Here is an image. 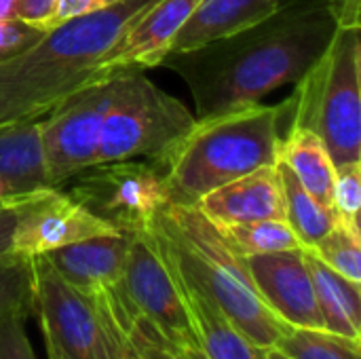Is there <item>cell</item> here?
<instances>
[{"mask_svg": "<svg viewBox=\"0 0 361 359\" xmlns=\"http://www.w3.org/2000/svg\"><path fill=\"white\" fill-rule=\"evenodd\" d=\"M277 161L288 165L305 190H309L322 205L334 209L336 165L319 135L302 127H288L279 140Z\"/></svg>", "mask_w": 361, "mask_h": 359, "instance_id": "cell-19", "label": "cell"}, {"mask_svg": "<svg viewBox=\"0 0 361 359\" xmlns=\"http://www.w3.org/2000/svg\"><path fill=\"white\" fill-rule=\"evenodd\" d=\"M332 207L341 222L360 226L361 163H347V165L336 167Z\"/></svg>", "mask_w": 361, "mask_h": 359, "instance_id": "cell-27", "label": "cell"}, {"mask_svg": "<svg viewBox=\"0 0 361 359\" xmlns=\"http://www.w3.org/2000/svg\"><path fill=\"white\" fill-rule=\"evenodd\" d=\"M338 30L336 0H281L252 28L195 51L171 53L159 66L173 70L207 118L260 104L269 93L300 80Z\"/></svg>", "mask_w": 361, "mask_h": 359, "instance_id": "cell-1", "label": "cell"}, {"mask_svg": "<svg viewBox=\"0 0 361 359\" xmlns=\"http://www.w3.org/2000/svg\"><path fill=\"white\" fill-rule=\"evenodd\" d=\"M34 275L32 258L4 256L0 258V320L11 315H32Z\"/></svg>", "mask_w": 361, "mask_h": 359, "instance_id": "cell-26", "label": "cell"}, {"mask_svg": "<svg viewBox=\"0 0 361 359\" xmlns=\"http://www.w3.org/2000/svg\"><path fill=\"white\" fill-rule=\"evenodd\" d=\"M197 2L199 0H154L133 19V23L102 57L91 83L127 70L159 66Z\"/></svg>", "mask_w": 361, "mask_h": 359, "instance_id": "cell-13", "label": "cell"}, {"mask_svg": "<svg viewBox=\"0 0 361 359\" xmlns=\"http://www.w3.org/2000/svg\"><path fill=\"white\" fill-rule=\"evenodd\" d=\"M133 324V322H131ZM135 330V326H133ZM135 336H137V343H140V351H142V358L144 359H180L173 351H169L167 347H163L161 343H157L154 339L142 334L140 330H135Z\"/></svg>", "mask_w": 361, "mask_h": 359, "instance_id": "cell-33", "label": "cell"}, {"mask_svg": "<svg viewBox=\"0 0 361 359\" xmlns=\"http://www.w3.org/2000/svg\"><path fill=\"white\" fill-rule=\"evenodd\" d=\"M25 315L0 320V359H36L25 334Z\"/></svg>", "mask_w": 361, "mask_h": 359, "instance_id": "cell-29", "label": "cell"}, {"mask_svg": "<svg viewBox=\"0 0 361 359\" xmlns=\"http://www.w3.org/2000/svg\"><path fill=\"white\" fill-rule=\"evenodd\" d=\"M305 256L311 271L324 330L361 341V284H353L334 273L309 250H305Z\"/></svg>", "mask_w": 361, "mask_h": 359, "instance_id": "cell-20", "label": "cell"}, {"mask_svg": "<svg viewBox=\"0 0 361 359\" xmlns=\"http://www.w3.org/2000/svg\"><path fill=\"white\" fill-rule=\"evenodd\" d=\"M17 222V207L15 201L8 197L0 203V258L13 256V235Z\"/></svg>", "mask_w": 361, "mask_h": 359, "instance_id": "cell-31", "label": "cell"}, {"mask_svg": "<svg viewBox=\"0 0 361 359\" xmlns=\"http://www.w3.org/2000/svg\"><path fill=\"white\" fill-rule=\"evenodd\" d=\"M47 349V358L49 359H70L68 355H63L57 347H44Z\"/></svg>", "mask_w": 361, "mask_h": 359, "instance_id": "cell-36", "label": "cell"}, {"mask_svg": "<svg viewBox=\"0 0 361 359\" xmlns=\"http://www.w3.org/2000/svg\"><path fill=\"white\" fill-rule=\"evenodd\" d=\"M15 0H0V19H13Z\"/></svg>", "mask_w": 361, "mask_h": 359, "instance_id": "cell-34", "label": "cell"}, {"mask_svg": "<svg viewBox=\"0 0 361 359\" xmlns=\"http://www.w3.org/2000/svg\"><path fill=\"white\" fill-rule=\"evenodd\" d=\"M218 229L226 239V243L241 258L302 248L286 220H256V222L226 224Z\"/></svg>", "mask_w": 361, "mask_h": 359, "instance_id": "cell-23", "label": "cell"}, {"mask_svg": "<svg viewBox=\"0 0 361 359\" xmlns=\"http://www.w3.org/2000/svg\"><path fill=\"white\" fill-rule=\"evenodd\" d=\"M97 315V358L95 359H144L131 317L114 288L93 294Z\"/></svg>", "mask_w": 361, "mask_h": 359, "instance_id": "cell-22", "label": "cell"}, {"mask_svg": "<svg viewBox=\"0 0 361 359\" xmlns=\"http://www.w3.org/2000/svg\"><path fill=\"white\" fill-rule=\"evenodd\" d=\"M112 288L121 296L135 330L154 339L180 359H207L173 271L148 226L131 233L123 277Z\"/></svg>", "mask_w": 361, "mask_h": 359, "instance_id": "cell-6", "label": "cell"}, {"mask_svg": "<svg viewBox=\"0 0 361 359\" xmlns=\"http://www.w3.org/2000/svg\"><path fill=\"white\" fill-rule=\"evenodd\" d=\"M275 347L292 359H361V341L324 328H288Z\"/></svg>", "mask_w": 361, "mask_h": 359, "instance_id": "cell-24", "label": "cell"}, {"mask_svg": "<svg viewBox=\"0 0 361 359\" xmlns=\"http://www.w3.org/2000/svg\"><path fill=\"white\" fill-rule=\"evenodd\" d=\"M118 0H59V13H57V21H66L78 15H87V13H95L102 8H108L112 4H116Z\"/></svg>", "mask_w": 361, "mask_h": 359, "instance_id": "cell-32", "label": "cell"}, {"mask_svg": "<svg viewBox=\"0 0 361 359\" xmlns=\"http://www.w3.org/2000/svg\"><path fill=\"white\" fill-rule=\"evenodd\" d=\"M279 106H245L197 118L188 133L152 161L165 178L169 203L195 207L207 193L277 163Z\"/></svg>", "mask_w": 361, "mask_h": 359, "instance_id": "cell-3", "label": "cell"}, {"mask_svg": "<svg viewBox=\"0 0 361 359\" xmlns=\"http://www.w3.org/2000/svg\"><path fill=\"white\" fill-rule=\"evenodd\" d=\"M163 256H165V252H163ZM165 260L169 262V267L173 271V277H176L180 292L186 300L192 328L197 332V339H199L201 349L207 355V359H264V349L254 345L216 307V303L192 279H188L167 256H165Z\"/></svg>", "mask_w": 361, "mask_h": 359, "instance_id": "cell-17", "label": "cell"}, {"mask_svg": "<svg viewBox=\"0 0 361 359\" xmlns=\"http://www.w3.org/2000/svg\"><path fill=\"white\" fill-rule=\"evenodd\" d=\"M277 165L281 171L286 193V222L294 231L300 245L309 250L336 226V212L322 205L309 190H305V186L298 182V178L288 165L279 161Z\"/></svg>", "mask_w": 361, "mask_h": 359, "instance_id": "cell-21", "label": "cell"}, {"mask_svg": "<svg viewBox=\"0 0 361 359\" xmlns=\"http://www.w3.org/2000/svg\"><path fill=\"white\" fill-rule=\"evenodd\" d=\"M264 359H292L288 358L281 349H277V347H269V349H264Z\"/></svg>", "mask_w": 361, "mask_h": 359, "instance_id": "cell-35", "label": "cell"}, {"mask_svg": "<svg viewBox=\"0 0 361 359\" xmlns=\"http://www.w3.org/2000/svg\"><path fill=\"white\" fill-rule=\"evenodd\" d=\"M313 131L334 165L361 163V28H338L324 55L296 80L281 123Z\"/></svg>", "mask_w": 361, "mask_h": 359, "instance_id": "cell-5", "label": "cell"}, {"mask_svg": "<svg viewBox=\"0 0 361 359\" xmlns=\"http://www.w3.org/2000/svg\"><path fill=\"white\" fill-rule=\"evenodd\" d=\"M129 243L131 235L127 233L97 235L42 256L70 286L93 296L97 290L112 288L121 281Z\"/></svg>", "mask_w": 361, "mask_h": 359, "instance_id": "cell-15", "label": "cell"}, {"mask_svg": "<svg viewBox=\"0 0 361 359\" xmlns=\"http://www.w3.org/2000/svg\"><path fill=\"white\" fill-rule=\"evenodd\" d=\"M267 309L290 328H324L305 248L243 258Z\"/></svg>", "mask_w": 361, "mask_h": 359, "instance_id": "cell-12", "label": "cell"}, {"mask_svg": "<svg viewBox=\"0 0 361 359\" xmlns=\"http://www.w3.org/2000/svg\"><path fill=\"white\" fill-rule=\"evenodd\" d=\"M59 13V0H15L13 19L23 21L42 32L55 28Z\"/></svg>", "mask_w": 361, "mask_h": 359, "instance_id": "cell-30", "label": "cell"}, {"mask_svg": "<svg viewBox=\"0 0 361 359\" xmlns=\"http://www.w3.org/2000/svg\"><path fill=\"white\" fill-rule=\"evenodd\" d=\"M195 121L197 116L159 89L144 70L121 72L114 102L102 125L95 165L129 159L157 161L188 133Z\"/></svg>", "mask_w": 361, "mask_h": 359, "instance_id": "cell-7", "label": "cell"}, {"mask_svg": "<svg viewBox=\"0 0 361 359\" xmlns=\"http://www.w3.org/2000/svg\"><path fill=\"white\" fill-rule=\"evenodd\" d=\"M195 207L216 226L286 220V193L279 165L260 167L207 193Z\"/></svg>", "mask_w": 361, "mask_h": 359, "instance_id": "cell-14", "label": "cell"}, {"mask_svg": "<svg viewBox=\"0 0 361 359\" xmlns=\"http://www.w3.org/2000/svg\"><path fill=\"white\" fill-rule=\"evenodd\" d=\"M40 118L0 125V178L8 197L47 188V167L40 144Z\"/></svg>", "mask_w": 361, "mask_h": 359, "instance_id": "cell-18", "label": "cell"}, {"mask_svg": "<svg viewBox=\"0 0 361 359\" xmlns=\"http://www.w3.org/2000/svg\"><path fill=\"white\" fill-rule=\"evenodd\" d=\"M118 76L76 89L40 116V144L51 186L59 188L95 165L102 125L114 102Z\"/></svg>", "mask_w": 361, "mask_h": 359, "instance_id": "cell-9", "label": "cell"}, {"mask_svg": "<svg viewBox=\"0 0 361 359\" xmlns=\"http://www.w3.org/2000/svg\"><path fill=\"white\" fill-rule=\"evenodd\" d=\"M11 199L17 207L13 235V254L17 256H42L89 237L121 233L55 186Z\"/></svg>", "mask_w": 361, "mask_h": 359, "instance_id": "cell-10", "label": "cell"}, {"mask_svg": "<svg viewBox=\"0 0 361 359\" xmlns=\"http://www.w3.org/2000/svg\"><path fill=\"white\" fill-rule=\"evenodd\" d=\"M66 184L70 197L127 235L144 231L169 203L163 171L146 159L97 163Z\"/></svg>", "mask_w": 361, "mask_h": 359, "instance_id": "cell-8", "label": "cell"}, {"mask_svg": "<svg viewBox=\"0 0 361 359\" xmlns=\"http://www.w3.org/2000/svg\"><path fill=\"white\" fill-rule=\"evenodd\" d=\"M165 256L192 279L216 307L260 349L275 347L290 326L260 300L243 258L226 243L220 229L199 212L167 203L148 224Z\"/></svg>", "mask_w": 361, "mask_h": 359, "instance_id": "cell-4", "label": "cell"}, {"mask_svg": "<svg viewBox=\"0 0 361 359\" xmlns=\"http://www.w3.org/2000/svg\"><path fill=\"white\" fill-rule=\"evenodd\" d=\"M279 2L281 0H199L169 44L167 55L195 51L252 28L275 13Z\"/></svg>", "mask_w": 361, "mask_h": 359, "instance_id": "cell-16", "label": "cell"}, {"mask_svg": "<svg viewBox=\"0 0 361 359\" xmlns=\"http://www.w3.org/2000/svg\"><path fill=\"white\" fill-rule=\"evenodd\" d=\"M309 252L322 260L328 269L343 275L345 279L361 284V229L345 222H336V226L319 239Z\"/></svg>", "mask_w": 361, "mask_h": 359, "instance_id": "cell-25", "label": "cell"}, {"mask_svg": "<svg viewBox=\"0 0 361 359\" xmlns=\"http://www.w3.org/2000/svg\"><path fill=\"white\" fill-rule=\"evenodd\" d=\"M34 298L44 347H57L70 359L97 358V315L93 296L70 286L44 256H32Z\"/></svg>", "mask_w": 361, "mask_h": 359, "instance_id": "cell-11", "label": "cell"}, {"mask_svg": "<svg viewBox=\"0 0 361 359\" xmlns=\"http://www.w3.org/2000/svg\"><path fill=\"white\" fill-rule=\"evenodd\" d=\"M154 0L116 4L59 21L25 53L0 63V125L34 121L91 85L102 57Z\"/></svg>", "mask_w": 361, "mask_h": 359, "instance_id": "cell-2", "label": "cell"}, {"mask_svg": "<svg viewBox=\"0 0 361 359\" xmlns=\"http://www.w3.org/2000/svg\"><path fill=\"white\" fill-rule=\"evenodd\" d=\"M44 32L17 19H0V63L25 53Z\"/></svg>", "mask_w": 361, "mask_h": 359, "instance_id": "cell-28", "label": "cell"}]
</instances>
